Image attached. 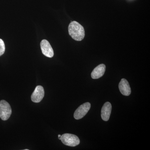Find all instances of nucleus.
<instances>
[{
    "instance_id": "7",
    "label": "nucleus",
    "mask_w": 150,
    "mask_h": 150,
    "mask_svg": "<svg viewBox=\"0 0 150 150\" xmlns=\"http://www.w3.org/2000/svg\"><path fill=\"white\" fill-rule=\"evenodd\" d=\"M119 88L120 92L123 95L129 96L131 93V89L128 81L126 79L121 80L119 84Z\"/></svg>"
},
{
    "instance_id": "6",
    "label": "nucleus",
    "mask_w": 150,
    "mask_h": 150,
    "mask_svg": "<svg viewBox=\"0 0 150 150\" xmlns=\"http://www.w3.org/2000/svg\"><path fill=\"white\" fill-rule=\"evenodd\" d=\"M44 94L45 93L43 87L38 86L31 95V100L34 103H39L44 97Z\"/></svg>"
},
{
    "instance_id": "8",
    "label": "nucleus",
    "mask_w": 150,
    "mask_h": 150,
    "mask_svg": "<svg viewBox=\"0 0 150 150\" xmlns=\"http://www.w3.org/2000/svg\"><path fill=\"white\" fill-rule=\"evenodd\" d=\"M112 106L110 102H107L104 103L101 109V116L103 121H107L109 120L111 114Z\"/></svg>"
},
{
    "instance_id": "11",
    "label": "nucleus",
    "mask_w": 150,
    "mask_h": 150,
    "mask_svg": "<svg viewBox=\"0 0 150 150\" xmlns=\"http://www.w3.org/2000/svg\"><path fill=\"white\" fill-rule=\"evenodd\" d=\"M61 137H62V136L61 135H58V137H59V139H61Z\"/></svg>"
},
{
    "instance_id": "2",
    "label": "nucleus",
    "mask_w": 150,
    "mask_h": 150,
    "mask_svg": "<svg viewBox=\"0 0 150 150\" xmlns=\"http://www.w3.org/2000/svg\"><path fill=\"white\" fill-rule=\"evenodd\" d=\"M61 140L64 144L69 146H76L80 144L79 139L74 134H64L62 135Z\"/></svg>"
},
{
    "instance_id": "3",
    "label": "nucleus",
    "mask_w": 150,
    "mask_h": 150,
    "mask_svg": "<svg viewBox=\"0 0 150 150\" xmlns=\"http://www.w3.org/2000/svg\"><path fill=\"white\" fill-rule=\"evenodd\" d=\"M12 110L10 104L5 100L0 101V118L3 121H6L10 117Z\"/></svg>"
},
{
    "instance_id": "9",
    "label": "nucleus",
    "mask_w": 150,
    "mask_h": 150,
    "mask_svg": "<svg viewBox=\"0 0 150 150\" xmlns=\"http://www.w3.org/2000/svg\"><path fill=\"white\" fill-rule=\"evenodd\" d=\"M105 71V66L101 64L94 69L91 74V77L93 79H98L104 75Z\"/></svg>"
},
{
    "instance_id": "4",
    "label": "nucleus",
    "mask_w": 150,
    "mask_h": 150,
    "mask_svg": "<svg viewBox=\"0 0 150 150\" xmlns=\"http://www.w3.org/2000/svg\"><path fill=\"white\" fill-rule=\"evenodd\" d=\"M90 103L88 102L85 103L81 105L74 113V117L76 120H79L83 118L84 116L87 113L91 108Z\"/></svg>"
},
{
    "instance_id": "5",
    "label": "nucleus",
    "mask_w": 150,
    "mask_h": 150,
    "mask_svg": "<svg viewBox=\"0 0 150 150\" xmlns=\"http://www.w3.org/2000/svg\"><path fill=\"white\" fill-rule=\"evenodd\" d=\"M40 48L44 56L48 58H52L54 56L53 48L48 40H43L40 42Z\"/></svg>"
},
{
    "instance_id": "1",
    "label": "nucleus",
    "mask_w": 150,
    "mask_h": 150,
    "mask_svg": "<svg viewBox=\"0 0 150 150\" xmlns=\"http://www.w3.org/2000/svg\"><path fill=\"white\" fill-rule=\"evenodd\" d=\"M68 30L69 34L74 40L76 41L83 40L85 35L84 29L77 22L72 21L69 25Z\"/></svg>"
},
{
    "instance_id": "10",
    "label": "nucleus",
    "mask_w": 150,
    "mask_h": 150,
    "mask_svg": "<svg viewBox=\"0 0 150 150\" xmlns=\"http://www.w3.org/2000/svg\"><path fill=\"white\" fill-rule=\"evenodd\" d=\"M5 51V46L4 41L0 38V56L4 53Z\"/></svg>"
}]
</instances>
